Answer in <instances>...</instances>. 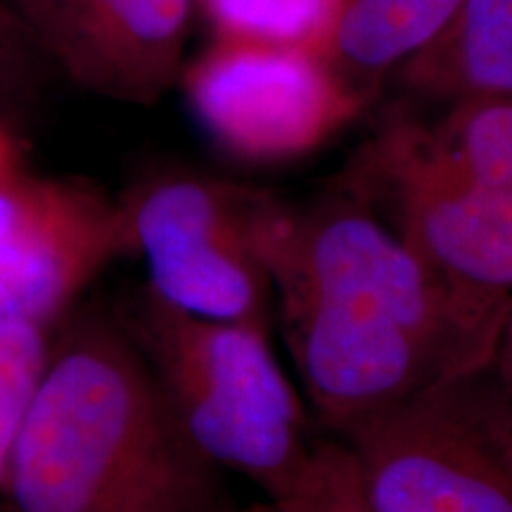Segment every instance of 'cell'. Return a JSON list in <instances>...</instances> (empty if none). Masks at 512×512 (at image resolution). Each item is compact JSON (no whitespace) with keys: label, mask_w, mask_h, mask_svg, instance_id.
Here are the masks:
<instances>
[{"label":"cell","mask_w":512,"mask_h":512,"mask_svg":"<svg viewBox=\"0 0 512 512\" xmlns=\"http://www.w3.org/2000/svg\"><path fill=\"white\" fill-rule=\"evenodd\" d=\"M261 254L306 399L335 437L494 363L512 297L448 280L349 183L309 207L278 197Z\"/></svg>","instance_id":"obj_1"},{"label":"cell","mask_w":512,"mask_h":512,"mask_svg":"<svg viewBox=\"0 0 512 512\" xmlns=\"http://www.w3.org/2000/svg\"><path fill=\"white\" fill-rule=\"evenodd\" d=\"M19 434L10 512H238L150 363L102 306L69 311Z\"/></svg>","instance_id":"obj_2"},{"label":"cell","mask_w":512,"mask_h":512,"mask_svg":"<svg viewBox=\"0 0 512 512\" xmlns=\"http://www.w3.org/2000/svg\"><path fill=\"white\" fill-rule=\"evenodd\" d=\"M114 311L211 463L245 477L266 501H285L313 482L325 441L313 437L271 330L192 316L147 285Z\"/></svg>","instance_id":"obj_3"},{"label":"cell","mask_w":512,"mask_h":512,"mask_svg":"<svg viewBox=\"0 0 512 512\" xmlns=\"http://www.w3.org/2000/svg\"><path fill=\"white\" fill-rule=\"evenodd\" d=\"M337 439L368 512H512V415L491 366L432 384Z\"/></svg>","instance_id":"obj_4"},{"label":"cell","mask_w":512,"mask_h":512,"mask_svg":"<svg viewBox=\"0 0 512 512\" xmlns=\"http://www.w3.org/2000/svg\"><path fill=\"white\" fill-rule=\"evenodd\" d=\"M128 254L147 287L185 313L271 330L273 290L261 238L278 195L181 166L138 176L117 197Z\"/></svg>","instance_id":"obj_5"},{"label":"cell","mask_w":512,"mask_h":512,"mask_svg":"<svg viewBox=\"0 0 512 512\" xmlns=\"http://www.w3.org/2000/svg\"><path fill=\"white\" fill-rule=\"evenodd\" d=\"M178 81L204 133L249 164L311 155L370 105L313 50L245 38L214 36Z\"/></svg>","instance_id":"obj_6"},{"label":"cell","mask_w":512,"mask_h":512,"mask_svg":"<svg viewBox=\"0 0 512 512\" xmlns=\"http://www.w3.org/2000/svg\"><path fill=\"white\" fill-rule=\"evenodd\" d=\"M128 256L117 197L81 178H0V323L55 328L112 261Z\"/></svg>","instance_id":"obj_7"},{"label":"cell","mask_w":512,"mask_h":512,"mask_svg":"<svg viewBox=\"0 0 512 512\" xmlns=\"http://www.w3.org/2000/svg\"><path fill=\"white\" fill-rule=\"evenodd\" d=\"M432 268L470 290L512 297V188L446 181L403 145L392 121L347 181Z\"/></svg>","instance_id":"obj_8"},{"label":"cell","mask_w":512,"mask_h":512,"mask_svg":"<svg viewBox=\"0 0 512 512\" xmlns=\"http://www.w3.org/2000/svg\"><path fill=\"white\" fill-rule=\"evenodd\" d=\"M195 0H98L62 76L128 105H155L183 72Z\"/></svg>","instance_id":"obj_9"},{"label":"cell","mask_w":512,"mask_h":512,"mask_svg":"<svg viewBox=\"0 0 512 512\" xmlns=\"http://www.w3.org/2000/svg\"><path fill=\"white\" fill-rule=\"evenodd\" d=\"M460 0H335L313 53L373 100L384 76L425 48Z\"/></svg>","instance_id":"obj_10"},{"label":"cell","mask_w":512,"mask_h":512,"mask_svg":"<svg viewBox=\"0 0 512 512\" xmlns=\"http://www.w3.org/2000/svg\"><path fill=\"white\" fill-rule=\"evenodd\" d=\"M396 76L408 91L446 105L512 98V0H460Z\"/></svg>","instance_id":"obj_11"},{"label":"cell","mask_w":512,"mask_h":512,"mask_svg":"<svg viewBox=\"0 0 512 512\" xmlns=\"http://www.w3.org/2000/svg\"><path fill=\"white\" fill-rule=\"evenodd\" d=\"M403 145L427 169L470 188H512V98L460 100L425 126L408 117L392 119Z\"/></svg>","instance_id":"obj_12"},{"label":"cell","mask_w":512,"mask_h":512,"mask_svg":"<svg viewBox=\"0 0 512 512\" xmlns=\"http://www.w3.org/2000/svg\"><path fill=\"white\" fill-rule=\"evenodd\" d=\"M55 328L29 320L0 323V494L19 434L46 375Z\"/></svg>","instance_id":"obj_13"},{"label":"cell","mask_w":512,"mask_h":512,"mask_svg":"<svg viewBox=\"0 0 512 512\" xmlns=\"http://www.w3.org/2000/svg\"><path fill=\"white\" fill-rule=\"evenodd\" d=\"M335 0H202L214 36L313 48Z\"/></svg>","instance_id":"obj_14"},{"label":"cell","mask_w":512,"mask_h":512,"mask_svg":"<svg viewBox=\"0 0 512 512\" xmlns=\"http://www.w3.org/2000/svg\"><path fill=\"white\" fill-rule=\"evenodd\" d=\"M53 67L19 24L8 0H0V121L19 131L43 98Z\"/></svg>","instance_id":"obj_15"},{"label":"cell","mask_w":512,"mask_h":512,"mask_svg":"<svg viewBox=\"0 0 512 512\" xmlns=\"http://www.w3.org/2000/svg\"><path fill=\"white\" fill-rule=\"evenodd\" d=\"M95 3L98 0H8L10 10L55 74L62 72L79 46Z\"/></svg>","instance_id":"obj_16"},{"label":"cell","mask_w":512,"mask_h":512,"mask_svg":"<svg viewBox=\"0 0 512 512\" xmlns=\"http://www.w3.org/2000/svg\"><path fill=\"white\" fill-rule=\"evenodd\" d=\"M238 512H368L358 491L354 465L339 439L325 441L313 482L285 501H261Z\"/></svg>","instance_id":"obj_17"},{"label":"cell","mask_w":512,"mask_h":512,"mask_svg":"<svg viewBox=\"0 0 512 512\" xmlns=\"http://www.w3.org/2000/svg\"><path fill=\"white\" fill-rule=\"evenodd\" d=\"M491 368H494L496 382L498 387H501L505 406H508V411L512 415V302H510L508 316H505L501 339H498L496 356H494V363H491Z\"/></svg>","instance_id":"obj_18"},{"label":"cell","mask_w":512,"mask_h":512,"mask_svg":"<svg viewBox=\"0 0 512 512\" xmlns=\"http://www.w3.org/2000/svg\"><path fill=\"white\" fill-rule=\"evenodd\" d=\"M22 171V150H19V131L0 121V178Z\"/></svg>","instance_id":"obj_19"},{"label":"cell","mask_w":512,"mask_h":512,"mask_svg":"<svg viewBox=\"0 0 512 512\" xmlns=\"http://www.w3.org/2000/svg\"><path fill=\"white\" fill-rule=\"evenodd\" d=\"M0 512H10L8 508H5V505H3V508H0Z\"/></svg>","instance_id":"obj_20"}]
</instances>
